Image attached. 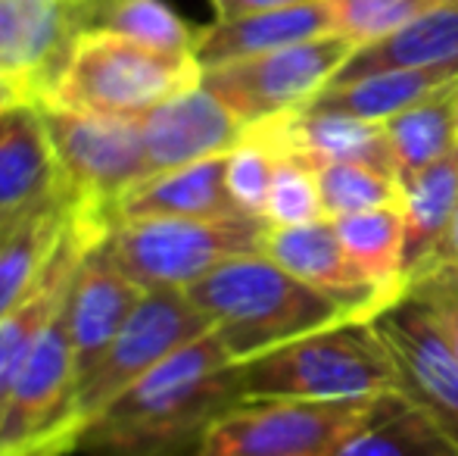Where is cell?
Instances as JSON below:
<instances>
[{
	"instance_id": "obj_16",
	"label": "cell",
	"mask_w": 458,
	"mask_h": 456,
	"mask_svg": "<svg viewBox=\"0 0 458 456\" xmlns=\"http://www.w3.org/2000/svg\"><path fill=\"white\" fill-rule=\"evenodd\" d=\"M266 256L306 285L334 297L356 319H374L390 300L352 266L337 235L334 219H315L306 226L268 228Z\"/></svg>"
},
{
	"instance_id": "obj_25",
	"label": "cell",
	"mask_w": 458,
	"mask_h": 456,
	"mask_svg": "<svg viewBox=\"0 0 458 456\" xmlns=\"http://www.w3.org/2000/svg\"><path fill=\"white\" fill-rule=\"evenodd\" d=\"M344 250L352 266L384 294L386 300H399L409 285L405 269V222L399 207L365 210V213L334 219Z\"/></svg>"
},
{
	"instance_id": "obj_21",
	"label": "cell",
	"mask_w": 458,
	"mask_h": 456,
	"mask_svg": "<svg viewBox=\"0 0 458 456\" xmlns=\"http://www.w3.org/2000/svg\"><path fill=\"white\" fill-rule=\"evenodd\" d=\"M458 73L453 69H421V66H393L377 73L356 75L350 82H334L321 94H315L306 110L318 113H340L352 119L377 122L384 125L396 113L409 110L411 104L424 100L428 94L440 91L443 85L455 82ZM302 110V107H300Z\"/></svg>"
},
{
	"instance_id": "obj_15",
	"label": "cell",
	"mask_w": 458,
	"mask_h": 456,
	"mask_svg": "<svg viewBox=\"0 0 458 456\" xmlns=\"http://www.w3.org/2000/svg\"><path fill=\"white\" fill-rule=\"evenodd\" d=\"M140 128L150 176L222 157L247 134V125L199 82L140 116Z\"/></svg>"
},
{
	"instance_id": "obj_30",
	"label": "cell",
	"mask_w": 458,
	"mask_h": 456,
	"mask_svg": "<svg viewBox=\"0 0 458 456\" xmlns=\"http://www.w3.org/2000/svg\"><path fill=\"white\" fill-rule=\"evenodd\" d=\"M443 4L449 0H331L337 31L359 47L396 35L399 29L440 10Z\"/></svg>"
},
{
	"instance_id": "obj_23",
	"label": "cell",
	"mask_w": 458,
	"mask_h": 456,
	"mask_svg": "<svg viewBox=\"0 0 458 456\" xmlns=\"http://www.w3.org/2000/svg\"><path fill=\"white\" fill-rule=\"evenodd\" d=\"M69 219L72 203H60L0 231V319L10 316L44 281Z\"/></svg>"
},
{
	"instance_id": "obj_39",
	"label": "cell",
	"mask_w": 458,
	"mask_h": 456,
	"mask_svg": "<svg viewBox=\"0 0 458 456\" xmlns=\"http://www.w3.org/2000/svg\"><path fill=\"white\" fill-rule=\"evenodd\" d=\"M0 75H4V44H0Z\"/></svg>"
},
{
	"instance_id": "obj_37",
	"label": "cell",
	"mask_w": 458,
	"mask_h": 456,
	"mask_svg": "<svg viewBox=\"0 0 458 456\" xmlns=\"http://www.w3.org/2000/svg\"><path fill=\"white\" fill-rule=\"evenodd\" d=\"M13 100H22V98H19V94H16V91H13V88H10V85H6V82H0V113H4V110H6V107H10V104H13Z\"/></svg>"
},
{
	"instance_id": "obj_32",
	"label": "cell",
	"mask_w": 458,
	"mask_h": 456,
	"mask_svg": "<svg viewBox=\"0 0 458 456\" xmlns=\"http://www.w3.org/2000/svg\"><path fill=\"white\" fill-rule=\"evenodd\" d=\"M266 219L272 228L306 226V222L325 219V207H321V191H318V169H312V166H306L296 157L277 153L272 191H268V203H266Z\"/></svg>"
},
{
	"instance_id": "obj_10",
	"label": "cell",
	"mask_w": 458,
	"mask_h": 456,
	"mask_svg": "<svg viewBox=\"0 0 458 456\" xmlns=\"http://www.w3.org/2000/svg\"><path fill=\"white\" fill-rule=\"evenodd\" d=\"M66 294L35 338L10 391V400L0 416V456H19L56 438L72 441L79 363L69 335Z\"/></svg>"
},
{
	"instance_id": "obj_3",
	"label": "cell",
	"mask_w": 458,
	"mask_h": 456,
	"mask_svg": "<svg viewBox=\"0 0 458 456\" xmlns=\"http://www.w3.org/2000/svg\"><path fill=\"white\" fill-rule=\"evenodd\" d=\"M243 400H365L396 391L371 319H344L237 363Z\"/></svg>"
},
{
	"instance_id": "obj_26",
	"label": "cell",
	"mask_w": 458,
	"mask_h": 456,
	"mask_svg": "<svg viewBox=\"0 0 458 456\" xmlns=\"http://www.w3.org/2000/svg\"><path fill=\"white\" fill-rule=\"evenodd\" d=\"M399 210L405 222V269L411 275L437 254L458 210V144L403 185Z\"/></svg>"
},
{
	"instance_id": "obj_5",
	"label": "cell",
	"mask_w": 458,
	"mask_h": 456,
	"mask_svg": "<svg viewBox=\"0 0 458 456\" xmlns=\"http://www.w3.org/2000/svg\"><path fill=\"white\" fill-rule=\"evenodd\" d=\"M268 228L262 216L113 219L106 247L122 272L144 291H187L234 256L266 254Z\"/></svg>"
},
{
	"instance_id": "obj_28",
	"label": "cell",
	"mask_w": 458,
	"mask_h": 456,
	"mask_svg": "<svg viewBox=\"0 0 458 456\" xmlns=\"http://www.w3.org/2000/svg\"><path fill=\"white\" fill-rule=\"evenodd\" d=\"M91 29H106L163 54L193 56L197 29L165 0H91Z\"/></svg>"
},
{
	"instance_id": "obj_4",
	"label": "cell",
	"mask_w": 458,
	"mask_h": 456,
	"mask_svg": "<svg viewBox=\"0 0 458 456\" xmlns=\"http://www.w3.org/2000/svg\"><path fill=\"white\" fill-rule=\"evenodd\" d=\"M199 75L197 56L163 54L115 31L88 29L75 38L54 85L38 104L138 119L197 85Z\"/></svg>"
},
{
	"instance_id": "obj_17",
	"label": "cell",
	"mask_w": 458,
	"mask_h": 456,
	"mask_svg": "<svg viewBox=\"0 0 458 456\" xmlns=\"http://www.w3.org/2000/svg\"><path fill=\"white\" fill-rule=\"evenodd\" d=\"M250 132L266 138L277 153L302 159L312 169L331 163H371L396 176L384 125H377V122L302 107V110L277 116L272 122L253 125Z\"/></svg>"
},
{
	"instance_id": "obj_13",
	"label": "cell",
	"mask_w": 458,
	"mask_h": 456,
	"mask_svg": "<svg viewBox=\"0 0 458 456\" xmlns=\"http://www.w3.org/2000/svg\"><path fill=\"white\" fill-rule=\"evenodd\" d=\"M72 203L35 100H13L0 113V231Z\"/></svg>"
},
{
	"instance_id": "obj_31",
	"label": "cell",
	"mask_w": 458,
	"mask_h": 456,
	"mask_svg": "<svg viewBox=\"0 0 458 456\" xmlns=\"http://www.w3.org/2000/svg\"><path fill=\"white\" fill-rule=\"evenodd\" d=\"M277 166V151L256 132L243 134L228 153H225V185L243 216H262L266 219L268 191H272Z\"/></svg>"
},
{
	"instance_id": "obj_11",
	"label": "cell",
	"mask_w": 458,
	"mask_h": 456,
	"mask_svg": "<svg viewBox=\"0 0 458 456\" xmlns=\"http://www.w3.org/2000/svg\"><path fill=\"white\" fill-rule=\"evenodd\" d=\"M396 369V391L458 444V353L421 304L403 294L371 319Z\"/></svg>"
},
{
	"instance_id": "obj_35",
	"label": "cell",
	"mask_w": 458,
	"mask_h": 456,
	"mask_svg": "<svg viewBox=\"0 0 458 456\" xmlns=\"http://www.w3.org/2000/svg\"><path fill=\"white\" fill-rule=\"evenodd\" d=\"M434 260H446V262H458V210H455L453 222H449L446 235H443L440 247H437V254H434V256H430V260H428V262H434Z\"/></svg>"
},
{
	"instance_id": "obj_6",
	"label": "cell",
	"mask_w": 458,
	"mask_h": 456,
	"mask_svg": "<svg viewBox=\"0 0 458 456\" xmlns=\"http://www.w3.org/2000/svg\"><path fill=\"white\" fill-rule=\"evenodd\" d=\"M380 400L384 394L365 400H241L206 428L197 456H334Z\"/></svg>"
},
{
	"instance_id": "obj_7",
	"label": "cell",
	"mask_w": 458,
	"mask_h": 456,
	"mask_svg": "<svg viewBox=\"0 0 458 456\" xmlns=\"http://www.w3.org/2000/svg\"><path fill=\"white\" fill-rule=\"evenodd\" d=\"M356 50V41L331 31L272 54L203 69L199 85L216 94L243 125L253 128L306 107L337 79Z\"/></svg>"
},
{
	"instance_id": "obj_36",
	"label": "cell",
	"mask_w": 458,
	"mask_h": 456,
	"mask_svg": "<svg viewBox=\"0 0 458 456\" xmlns=\"http://www.w3.org/2000/svg\"><path fill=\"white\" fill-rule=\"evenodd\" d=\"M19 456H75V453H72V441L56 438V441H47V444L35 447V451H25Z\"/></svg>"
},
{
	"instance_id": "obj_9",
	"label": "cell",
	"mask_w": 458,
	"mask_h": 456,
	"mask_svg": "<svg viewBox=\"0 0 458 456\" xmlns=\"http://www.w3.org/2000/svg\"><path fill=\"white\" fill-rule=\"evenodd\" d=\"M206 331H212L209 319L197 310L187 291H147L113 344L79 382L72 428L79 432V426H85L122 391L131 388L140 375H147L184 344L203 338Z\"/></svg>"
},
{
	"instance_id": "obj_20",
	"label": "cell",
	"mask_w": 458,
	"mask_h": 456,
	"mask_svg": "<svg viewBox=\"0 0 458 456\" xmlns=\"http://www.w3.org/2000/svg\"><path fill=\"white\" fill-rule=\"evenodd\" d=\"M144 216H184V219L243 216L225 185V153L144 178L128 188L113 207V219H144Z\"/></svg>"
},
{
	"instance_id": "obj_19",
	"label": "cell",
	"mask_w": 458,
	"mask_h": 456,
	"mask_svg": "<svg viewBox=\"0 0 458 456\" xmlns=\"http://www.w3.org/2000/svg\"><path fill=\"white\" fill-rule=\"evenodd\" d=\"M103 226H109V219L94 213H85V210L72 207V219H69V228L63 235L60 247L54 254V262H50L44 281L35 288L29 300L16 306L6 319H0V416H4V407L10 400V391L16 384V375L22 369L25 357H29L35 338L41 335V329L47 325L50 313L56 310V304L66 294L69 281H72V272L79 266V256L85 241L100 231Z\"/></svg>"
},
{
	"instance_id": "obj_2",
	"label": "cell",
	"mask_w": 458,
	"mask_h": 456,
	"mask_svg": "<svg viewBox=\"0 0 458 456\" xmlns=\"http://www.w3.org/2000/svg\"><path fill=\"white\" fill-rule=\"evenodd\" d=\"M187 294L234 363L309 331L356 319L346 306L290 275L266 254L234 256L187 288Z\"/></svg>"
},
{
	"instance_id": "obj_33",
	"label": "cell",
	"mask_w": 458,
	"mask_h": 456,
	"mask_svg": "<svg viewBox=\"0 0 458 456\" xmlns=\"http://www.w3.org/2000/svg\"><path fill=\"white\" fill-rule=\"evenodd\" d=\"M405 294L421 304V310L434 319L440 335L458 353V262H424L409 275Z\"/></svg>"
},
{
	"instance_id": "obj_14",
	"label": "cell",
	"mask_w": 458,
	"mask_h": 456,
	"mask_svg": "<svg viewBox=\"0 0 458 456\" xmlns=\"http://www.w3.org/2000/svg\"><path fill=\"white\" fill-rule=\"evenodd\" d=\"M106 228L109 226H103L85 241L66 294V316L75 363H79V382L91 372V366L113 344V338L119 335L134 306L147 294L113 260L106 247Z\"/></svg>"
},
{
	"instance_id": "obj_18",
	"label": "cell",
	"mask_w": 458,
	"mask_h": 456,
	"mask_svg": "<svg viewBox=\"0 0 458 456\" xmlns=\"http://www.w3.org/2000/svg\"><path fill=\"white\" fill-rule=\"evenodd\" d=\"M337 31L334 25L331 0L318 4L287 6V10L250 13L237 19H216V22L197 29V56L199 69L225 66V63L247 60V56L272 54L290 44L312 41V38Z\"/></svg>"
},
{
	"instance_id": "obj_1",
	"label": "cell",
	"mask_w": 458,
	"mask_h": 456,
	"mask_svg": "<svg viewBox=\"0 0 458 456\" xmlns=\"http://www.w3.org/2000/svg\"><path fill=\"white\" fill-rule=\"evenodd\" d=\"M243 400L237 363L212 331L184 344L79 426L75 456H197L206 428Z\"/></svg>"
},
{
	"instance_id": "obj_38",
	"label": "cell",
	"mask_w": 458,
	"mask_h": 456,
	"mask_svg": "<svg viewBox=\"0 0 458 456\" xmlns=\"http://www.w3.org/2000/svg\"><path fill=\"white\" fill-rule=\"evenodd\" d=\"M455 128H458V85H455Z\"/></svg>"
},
{
	"instance_id": "obj_12",
	"label": "cell",
	"mask_w": 458,
	"mask_h": 456,
	"mask_svg": "<svg viewBox=\"0 0 458 456\" xmlns=\"http://www.w3.org/2000/svg\"><path fill=\"white\" fill-rule=\"evenodd\" d=\"M91 29V0H0V82L22 100H41L75 38Z\"/></svg>"
},
{
	"instance_id": "obj_27",
	"label": "cell",
	"mask_w": 458,
	"mask_h": 456,
	"mask_svg": "<svg viewBox=\"0 0 458 456\" xmlns=\"http://www.w3.org/2000/svg\"><path fill=\"white\" fill-rule=\"evenodd\" d=\"M334 456H458V444L424 409L390 391Z\"/></svg>"
},
{
	"instance_id": "obj_8",
	"label": "cell",
	"mask_w": 458,
	"mask_h": 456,
	"mask_svg": "<svg viewBox=\"0 0 458 456\" xmlns=\"http://www.w3.org/2000/svg\"><path fill=\"white\" fill-rule=\"evenodd\" d=\"M38 107L72 207L113 219L115 201L150 176L140 116L128 119L63 110L50 104Z\"/></svg>"
},
{
	"instance_id": "obj_29",
	"label": "cell",
	"mask_w": 458,
	"mask_h": 456,
	"mask_svg": "<svg viewBox=\"0 0 458 456\" xmlns=\"http://www.w3.org/2000/svg\"><path fill=\"white\" fill-rule=\"evenodd\" d=\"M321 207L327 219L365 213V210L399 207L403 185L393 172L371 163H331L318 169Z\"/></svg>"
},
{
	"instance_id": "obj_34",
	"label": "cell",
	"mask_w": 458,
	"mask_h": 456,
	"mask_svg": "<svg viewBox=\"0 0 458 456\" xmlns=\"http://www.w3.org/2000/svg\"><path fill=\"white\" fill-rule=\"evenodd\" d=\"M302 4H318V0H209L216 19H237V16H250V13L287 10V6H302Z\"/></svg>"
},
{
	"instance_id": "obj_24",
	"label": "cell",
	"mask_w": 458,
	"mask_h": 456,
	"mask_svg": "<svg viewBox=\"0 0 458 456\" xmlns=\"http://www.w3.org/2000/svg\"><path fill=\"white\" fill-rule=\"evenodd\" d=\"M455 85L458 79L384 122V134L386 144H390L399 185H409L411 178L421 176L428 166L443 159L458 144Z\"/></svg>"
},
{
	"instance_id": "obj_22",
	"label": "cell",
	"mask_w": 458,
	"mask_h": 456,
	"mask_svg": "<svg viewBox=\"0 0 458 456\" xmlns=\"http://www.w3.org/2000/svg\"><path fill=\"white\" fill-rule=\"evenodd\" d=\"M393 66L453 69L458 73V0H449L440 10L428 13L424 19L405 25L384 41L359 47L334 82H350L356 75Z\"/></svg>"
}]
</instances>
